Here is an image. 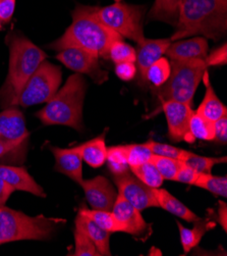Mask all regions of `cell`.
Wrapping results in <instances>:
<instances>
[{"label": "cell", "instance_id": "9a60e30c", "mask_svg": "<svg viewBox=\"0 0 227 256\" xmlns=\"http://www.w3.org/2000/svg\"><path fill=\"white\" fill-rule=\"evenodd\" d=\"M170 39H146L138 44L136 49V66L139 72V84L144 86L147 84L146 74L148 68L152 66L157 60L165 54L168 46L170 45Z\"/></svg>", "mask_w": 227, "mask_h": 256}, {"label": "cell", "instance_id": "f6af8a7d", "mask_svg": "<svg viewBox=\"0 0 227 256\" xmlns=\"http://www.w3.org/2000/svg\"><path fill=\"white\" fill-rule=\"evenodd\" d=\"M0 30H2V22H0Z\"/></svg>", "mask_w": 227, "mask_h": 256}, {"label": "cell", "instance_id": "603a6c76", "mask_svg": "<svg viewBox=\"0 0 227 256\" xmlns=\"http://www.w3.org/2000/svg\"><path fill=\"white\" fill-rule=\"evenodd\" d=\"M183 0H155L148 12V20H159L176 26Z\"/></svg>", "mask_w": 227, "mask_h": 256}, {"label": "cell", "instance_id": "8992f818", "mask_svg": "<svg viewBox=\"0 0 227 256\" xmlns=\"http://www.w3.org/2000/svg\"><path fill=\"white\" fill-rule=\"evenodd\" d=\"M168 80L159 88L156 95L161 102L174 100L193 104L194 95L207 70L204 60H171Z\"/></svg>", "mask_w": 227, "mask_h": 256}, {"label": "cell", "instance_id": "f1b7e54d", "mask_svg": "<svg viewBox=\"0 0 227 256\" xmlns=\"http://www.w3.org/2000/svg\"><path fill=\"white\" fill-rule=\"evenodd\" d=\"M132 172L142 181L145 185L149 186L150 188H160L163 184V178L156 168V166L151 162H145L141 166L132 168Z\"/></svg>", "mask_w": 227, "mask_h": 256}, {"label": "cell", "instance_id": "52a82bcc", "mask_svg": "<svg viewBox=\"0 0 227 256\" xmlns=\"http://www.w3.org/2000/svg\"><path fill=\"white\" fill-rule=\"evenodd\" d=\"M95 18L122 38H128L138 44L145 40L143 20L145 6L114 2L107 6H91Z\"/></svg>", "mask_w": 227, "mask_h": 256}, {"label": "cell", "instance_id": "60d3db41", "mask_svg": "<svg viewBox=\"0 0 227 256\" xmlns=\"http://www.w3.org/2000/svg\"><path fill=\"white\" fill-rule=\"evenodd\" d=\"M15 0H0V22H9L15 10Z\"/></svg>", "mask_w": 227, "mask_h": 256}, {"label": "cell", "instance_id": "5b68a950", "mask_svg": "<svg viewBox=\"0 0 227 256\" xmlns=\"http://www.w3.org/2000/svg\"><path fill=\"white\" fill-rule=\"evenodd\" d=\"M65 220L29 216L6 206L0 208V245L21 240H48Z\"/></svg>", "mask_w": 227, "mask_h": 256}, {"label": "cell", "instance_id": "ac0fdd59", "mask_svg": "<svg viewBox=\"0 0 227 256\" xmlns=\"http://www.w3.org/2000/svg\"><path fill=\"white\" fill-rule=\"evenodd\" d=\"M0 176L14 190L28 192L42 198L46 197L44 189L34 180L27 168L22 166L0 164Z\"/></svg>", "mask_w": 227, "mask_h": 256}, {"label": "cell", "instance_id": "4316f807", "mask_svg": "<svg viewBox=\"0 0 227 256\" xmlns=\"http://www.w3.org/2000/svg\"><path fill=\"white\" fill-rule=\"evenodd\" d=\"M106 162L110 172L116 176L129 172L127 145L112 146L107 148Z\"/></svg>", "mask_w": 227, "mask_h": 256}, {"label": "cell", "instance_id": "d6986e66", "mask_svg": "<svg viewBox=\"0 0 227 256\" xmlns=\"http://www.w3.org/2000/svg\"><path fill=\"white\" fill-rule=\"evenodd\" d=\"M75 228L83 232L95 244L100 255H111L110 252V234L88 216L78 214L75 218Z\"/></svg>", "mask_w": 227, "mask_h": 256}, {"label": "cell", "instance_id": "ffe728a7", "mask_svg": "<svg viewBox=\"0 0 227 256\" xmlns=\"http://www.w3.org/2000/svg\"><path fill=\"white\" fill-rule=\"evenodd\" d=\"M202 81H204V84L206 85V93L203 98V101L201 102V104L199 106L196 112L202 116L206 118L207 120L215 122L223 116L227 114V108L222 104V101L218 98L214 91V88L210 84L209 74L207 70L203 74V79H202Z\"/></svg>", "mask_w": 227, "mask_h": 256}, {"label": "cell", "instance_id": "f35d334b", "mask_svg": "<svg viewBox=\"0 0 227 256\" xmlns=\"http://www.w3.org/2000/svg\"><path fill=\"white\" fill-rule=\"evenodd\" d=\"M200 172L195 170L194 168H190L186 164L183 162L181 168L179 170L178 174H176V176L174 178L175 182H180L188 185H195L197 180L200 176Z\"/></svg>", "mask_w": 227, "mask_h": 256}, {"label": "cell", "instance_id": "1f68e13d", "mask_svg": "<svg viewBox=\"0 0 227 256\" xmlns=\"http://www.w3.org/2000/svg\"><path fill=\"white\" fill-rule=\"evenodd\" d=\"M151 162L156 166V168L162 176L163 180H167V181H174L176 174H178L179 170L183 164V162L180 160L165 158V156H158L154 154L152 158H151Z\"/></svg>", "mask_w": 227, "mask_h": 256}, {"label": "cell", "instance_id": "30bf717a", "mask_svg": "<svg viewBox=\"0 0 227 256\" xmlns=\"http://www.w3.org/2000/svg\"><path fill=\"white\" fill-rule=\"evenodd\" d=\"M114 182L118 188V194L140 212L150 208H159L155 190L145 185L135 174L129 172L116 174Z\"/></svg>", "mask_w": 227, "mask_h": 256}, {"label": "cell", "instance_id": "cb8c5ba5", "mask_svg": "<svg viewBox=\"0 0 227 256\" xmlns=\"http://www.w3.org/2000/svg\"><path fill=\"white\" fill-rule=\"evenodd\" d=\"M178 226L180 230L181 243L184 252L188 254L193 248L199 245L202 237L212 226V224L208 220H203L200 218L195 222V226L193 228H188L184 226L180 222H178Z\"/></svg>", "mask_w": 227, "mask_h": 256}, {"label": "cell", "instance_id": "b9f144b4", "mask_svg": "<svg viewBox=\"0 0 227 256\" xmlns=\"http://www.w3.org/2000/svg\"><path fill=\"white\" fill-rule=\"evenodd\" d=\"M14 191L15 190L0 176V208L5 206L7 200Z\"/></svg>", "mask_w": 227, "mask_h": 256}, {"label": "cell", "instance_id": "ba28073f", "mask_svg": "<svg viewBox=\"0 0 227 256\" xmlns=\"http://www.w3.org/2000/svg\"><path fill=\"white\" fill-rule=\"evenodd\" d=\"M61 81V68L45 60L23 86L17 106L30 108L48 102L58 91Z\"/></svg>", "mask_w": 227, "mask_h": 256}, {"label": "cell", "instance_id": "f546056e", "mask_svg": "<svg viewBox=\"0 0 227 256\" xmlns=\"http://www.w3.org/2000/svg\"><path fill=\"white\" fill-rule=\"evenodd\" d=\"M171 66L167 58H160L151 66L146 74L147 83L149 82L153 87H161L169 78Z\"/></svg>", "mask_w": 227, "mask_h": 256}, {"label": "cell", "instance_id": "e575fe53", "mask_svg": "<svg viewBox=\"0 0 227 256\" xmlns=\"http://www.w3.org/2000/svg\"><path fill=\"white\" fill-rule=\"evenodd\" d=\"M145 144L150 148L151 151H152L154 156H158L171 158L182 160L186 156V153L188 152V150H184L165 143H159L153 140H149Z\"/></svg>", "mask_w": 227, "mask_h": 256}, {"label": "cell", "instance_id": "3957f363", "mask_svg": "<svg viewBox=\"0 0 227 256\" xmlns=\"http://www.w3.org/2000/svg\"><path fill=\"white\" fill-rule=\"evenodd\" d=\"M5 42L9 48V62L6 80L0 88V108L3 110L17 106L23 86L47 58L41 48L20 33H9Z\"/></svg>", "mask_w": 227, "mask_h": 256}, {"label": "cell", "instance_id": "83f0119b", "mask_svg": "<svg viewBox=\"0 0 227 256\" xmlns=\"http://www.w3.org/2000/svg\"><path fill=\"white\" fill-rule=\"evenodd\" d=\"M182 162L200 174H210L213 166L220 164H226L227 158L226 156H222V158L201 156L196 154V153L188 151L186 153V156H184V158L182 160Z\"/></svg>", "mask_w": 227, "mask_h": 256}, {"label": "cell", "instance_id": "74e56055", "mask_svg": "<svg viewBox=\"0 0 227 256\" xmlns=\"http://www.w3.org/2000/svg\"><path fill=\"white\" fill-rule=\"evenodd\" d=\"M115 74L122 81L130 82L136 78L137 66L135 62H119L115 64Z\"/></svg>", "mask_w": 227, "mask_h": 256}, {"label": "cell", "instance_id": "bcb514c9", "mask_svg": "<svg viewBox=\"0 0 227 256\" xmlns=\"http://www.w3.org/2000/svg\"><path fill=\"white\" fill-rule=\"evenodd\" d=\"M122 2V0H115V2Z\"/></svg>", "mask_w": 227, "mask_h": 256}, {"label": "cell", "instance_id": "7bdbcfd3", "mask_svg": "<svg viewBox=\"0 0 227 256\" xmlns=\"http://www.w3.org/2000/svg\"><path fill=\"white\" fill-rule=\"evenodd\" d=\"M218 222L222 226L223 230L226 232L227 228V206L223 201H219V210H218Z\"/></svg>", "mask_w": 227, "mask_h": 256}, {"label": "cell", "instance_id": "d590c367", "mask_svg": "<svg viewBox=\"0 0 227 256\" xmlns=\"http://www.w3.org/2000/svg\"><path fill=\"white\" fill-rule=\"evenodd\" d=\"M74 255L98 256L100 255L92 240L79 230H74Z\"/></svg>", "mask_w": 227, "mask_h": 256}, {"label": "cell", "instance_id": "4dcf8cb0", "mask_svg": "<svg viewBox=\"0 0 227 256\" xmlns=\"http://www.w3.org/2000/svg\"><path fill=\"white\" fill-rule=\"evenodd\" d=\"M194 186L205 189L215 195L227 197V178L210 174H201Z\"/></svg>", "mask_w": 227, "mask_h": 256}, {"label": "cell", "instance_id": "836d02e7", "mask_svg": "<svg viewBox=\"0 0 227 256\" xmlns=\"http://www.w3.org/2000/svg\"><path fill=\"white\" fill-rule=\"evenodd\" d=\"M128 148V164L129 166L135 168L141 166L145 162H151L153 156L152 151L144 143V144H132L127 145Z\"/></svg>", "mask_w": 227, "mask_h": 256}, {"label": "cell", "instance_id": "277c9868", "mask_svg": "<svg viewBox=\"0 0 227 256\" xmlns=\"http://www.w3.org/2000/svg\"><path fill=\"white\" fill-rule=\"evenodd\" d=\"M87 82L81 74H71L65 84L36 116L45 126H66L83 131V106Z\"/></svg>", "mask_w": 227, "mask_h": 256}, {"label": "cell", "instance_id": "7a4b0ae2", "mask_svg": "<svg viewBox=\"0 0 227 256\" xmlns=\"http://www.w3.org/2000/svg\"><path fill=\"white\" fill-rule=\"evenodd\" d=\"M227 32V0H183L170 41L202 35L218 41Z\"/></svg>", "mask_w": 227, "mask_h": 256}, {"label": "cell", "instance_id": "ab89813d", "mask_svg": "<svg viewBox=\"0 0 227 256\" xmlns=\"http://www.w3.org/2000/svg\"><path fill=\"white\" fill-rule=\"evenodd\" d=\"M214 141L221 144L227 142V114L214 122Z\"/></svg>", "mask_w": 227, "mask_h": 256}, {"label": "cell", "instance_id": "d6a6232c", "mask_svg": "<svg viewBox=\"0 0 227 256\" xmlns=\"http://www.w3.org/2000/svg\"><path fill=\"white\" fill-rule=\"evenodd\" d=\"M136 49L130 44L123 42V40L115 41L108 52V60H111L115 64L125 62H136Z\"/></svg>", "mask_w": 227, "mask_h": 256}, {"label": "cell", "instance_id": "7402d4cb", "mask_svg": "<svg viewBox=\"0 0 227 256\" xmlns=\"http://www.w3.org/2000/svg\"><path fill=\"white\" fill-rule=\"evenodd\" d=\"M154 190L159 208L188 222H195L196 220H200V218L194 212H192L183 202L170 194L167 190L160 188H156Z\"/></svg>", "mask_w": 227, "mask_h": 256}, {"label": "cell", "instance_id": "e0dca14e", "mask_svg": "<svg viewBox=\"0 0 227 256\" xmlns=\"http://www.w3.org/2000/svg\"><path fill=\"white\" fill-rule=\"evenodd\" d=\"M55 158V170L67 176L80 184L83 181V158L78 147L59 148L50 147Z\"/></svg>", "mask_w": 227, "mask_h": 256}, {"label": "cell", "instance_id": "ee69618b", "mask_svg": "<svg viewBox=\"0 0 227 256\" xmlns=\"http://www.w3.org/2000/svg\"><path fill=\"white\" fill-rule=\"evenodd\" d=\"M18 148L15 145L12 144H8V143H4L0 141V160L2 158H4L5 156H8L9 153L17 150Z\"/></svg>", "mask_w": 227, "mask_h": 256}, {"label": "cell", "instance_id": "5bb4252c", "mask_svg": "<svg viewBox=\"0 0 227 256\" xmlns=\"http://www.w3.org/2000/svg\"><path fill=\"white\" fill-rule=\"evenodd\" d=\"M111 212L124 226L125 233L140 238H146L150 235L151 226L146 222L141 212L121 195H117Z\"/></svg>", "mask_w": 227, "mask_h": 256}, {"label": "cell", "instance_id": "44dd1931", "mask_svg": "<svg viewBox=\"0 0 227 256\" xmlns=\"http://www.w3.org/2000/svg\"><path fill=\"white\" fill-rule=\"evenodd\" d=\"M105 135L106 132L77 146L83 160L91 168H98L106 162L107 146L105 143Z\"/></svg>", "mask_w": 227, "mask_h": 256}, {"label": "cell", "instance_id": "2e32d148", "mask_svg": "<svg viewBox=\"0 0 227 256\" xmlns=\"http://www.w3.org/2000/svg\"><path fill=\"white\" fill-rule=\"evenodd\" d=\"M208 42L204 37H194L188 40L171 42L165 54L171 60H204L208 54Z\"/></svg>", "mask_w": 227, "mask_h": 256}, {"label": "cell", "instance_id": "9c48e42d", "mask_svg": "<svg viewBox=\"0 0 227 256\" xmlns=\"http://www.w3.org/2000/svg\"><path fill=\"white\" fill-rule=\"evenodd\" d=\"M67 68L81 74H88L96 84H103L108 80V72L100 68L99 58L80 48H66L56 56Z\"/></svg>", "mask_w": 227, "mask_h": 256}, {"label": "cell", "instance_id": "4fadbf2b", "mask_svg": "<svg viewBox=\"0 0 227 256\" xmlns=\"http://www.w3.org/2000/svg\"><path fill=\"white\" fill-rule=\"evenodd\" d=\"M80 185L92 210H112L117 194L106 178L98 176L90 180H83Z\"/></svg>", "mask_w": 227, "mask_h": 256}, {"label": "cell", "instance_id": "6da1fadb", "mask_svg": "<svg viewBox=\"0 0 227 256\" xmlns=\"http://www.w3.org/2000/svg\"><path fill=\"white\" fill-rule=\"evenodd\" d=\"M72 22L64 34L48 47L55 51L66 48H80L108 60L111 45L122 37L100 22L92 12L91 6L79 4L72 12Z\"/></svg>", "mask_w": 227, "mask_h": 256}, {"label": "cell", "instance_id": "8fae6325", "mask_svg": "<svg viewBox=\"0 0 227 256\" xmlns=\"http://www.w3.org/2000/svg\"><path fill=\"white\" fill-rule=\"evenodd\" d=\"M161 104V110L167 120L169 138L174 142L194 143L190 134V120L194 112L192 106L174 100L163 101Z\"/></svg>", "mask_w": 227, "mask_h": 256}, {"label": "cell", "instance_id": "8d00e7d4", "mask_svg": "<svg viewBox=\"0 0 227 256\" xmlns=\"http://www.w3.org/2000/svg\"><path fill=\"white\" fill-rule=\"evenodd\" d=\"M205 64L207 68L209 66H220L227 64V45H223L212 50L205 58Z\"/></svg>", "mask_w": 227, "mask_h": 256}, {"label": "cell", "instance_id": "484cf974", "mask_svg": "<svg viewBox=\"0 0 227 256\" xmlns=\"http://www.w3.org/2000/svg\"><path fill=\"white\" fill-rule=\"evenodd\" d=\"M190 134L195 140L214 141V122L199 114L194 110L190 120Z\"/></svg>", "mask_w": 227, "mask_h": 256}, {"label": "cell", "instance_id": "d4e9b609", "mask_svg": "<svg viewBox=\"0 0 227 256\" xmlns=\"http://www.w3.org/2000/svg\"><path fill=\"white\" fill-rule=\"evenodd\" d=\"M79 212L91 218L100 228H102L103 230H105V231L109 233H116V232L125 233L124 226L115 218L112 212L88 210L83 206H81Z\"/></svg>", "mask_w": 227, "mask_h": 256}, {"label": "cell", "instance_id": "7c38bea8", "mask_svg": "<svg viewBox=\"0 0 227 256\" xmlns=\"http://www.w3.org/2000/svg\"><path fill=\"white\" fill-rule=\"evenodd\" d=\"M29 131L22 112L16 108H4L0 112V141L20 148L26 144Z\"/></svg>", "mask_w": 227, "mask_h": 256}]
</instances>
